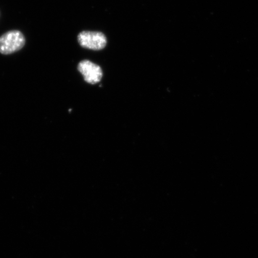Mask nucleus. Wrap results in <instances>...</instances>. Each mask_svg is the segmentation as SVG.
<instances>
[{"label":"nucleus","mask_w":258,"mask_h":258,"mask_svg":"<svg viewBox=\"0 0 258 258\" xmlns=\"http://www.w3.org/2000/svg\"><path fill=\"white\" fill-rule=\"evenodd\" d=\"M25 38L22 32L11 31L0 37V53L9 54L21 50L24 46Z\"/></svg>","instance_id":"obj_1"},{"label":"nucleus","mask_w":258,"mask_h":258,"mask_svg":"<svg viewBox=\"0 0 258 258\" xmlns=\"http://www.w3.org/2000/svg\"><path fill=\"white\" fill-rule=\"evenodd\" d=\"M77 69L82 74L86 82L91 85L99 83L102 78L103 72L101 68L91 61H81Z\"/></svg>","instance_id":"obj_3"},{"label":"nucleus","mask_w":258,"mask_h":258,"mask_svg":"<svg viewBox=\"0 0 258 258\" xmlns=\"http://www.w3.org/2000/svg\"><path fill=\"white\" fill-rule=\"evenodd\" d=\"M79 43L83 48L92 50H101L107 43L105 35L101 32L82 31L77 37Z\"/></svg>","instance_id":"obj_2"}]
</instances>
